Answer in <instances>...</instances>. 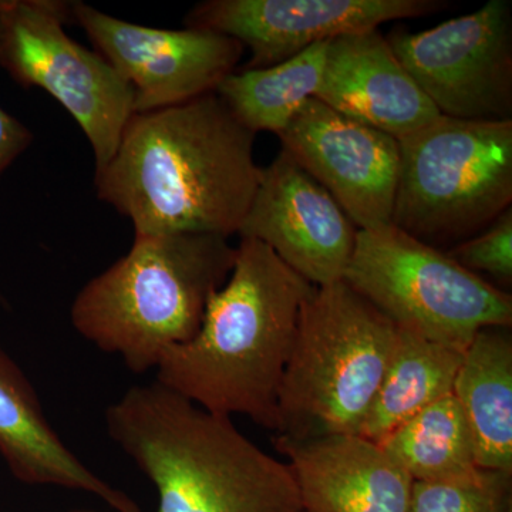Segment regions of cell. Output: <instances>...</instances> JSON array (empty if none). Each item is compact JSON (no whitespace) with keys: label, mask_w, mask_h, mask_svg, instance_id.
Wrapping results in <instances>:
<instances>
[{"label":"cell","mask_w":512,"mask_h":512,"mask_svg":"<svg viewBox=\"0 0 512 512\" xmlns=\"http://www.w3.org/2000/svg\"><path fill=\"white\" fill-rule=\"evenodd\" d=\"M285 150L338 202L357 229L392 224L399 140L319 100L303 104L278 136Z\"/></svg>","instance_id":"7c38bea8"},{"label":"cell","mask_w":512,"mask_h":512,"mask_svg":"<svg viewBox=\"0 0 512 512\" xmlns=\"http://www.w3.org/2000/svg\"><path fill=\"white\" fill-rule=\"evenodd\" d=\"M72 15L96 52L133 90L134 114L217 93L245 52L238 40L221 33L147 28L83 2L72 3Z\"/></svg>","instance_id":"30bf717a"},{"label":"cell","mask_w":512,"mask_h":512,"mask_svg":"<svg viewBox=\"0 0 512 512\" xmlns=\"http://www.w3.org/2000/svg\"><path fill=\"white\" fill-rule=\"evenodd\" d=\"M0 454L29 485H55L96 495L117 512H141L136 501L101 480L50 426L28 377L0 349Z\"/></svg>","instance_id":"2e32d148"},{"label":"cell","mask_w":512,"mask_h":512,"mask_svg":"<svg viewBox=\"0 0 512 512\" xmlns=\"http://www.w3.org/2000/svg\"><path fill=\"white\" fill-rule=\"evenodd\" d=\"M379 444L413 481L461 480L481 470L453 393L421 410Z\"/></svg>","instance_id":"ffe728a7"},{"label":"cell","mask_w":512,"mask_h":512,"mask_svg":"<svg viewBox=\"0 0 512 512\" xmlns=\"http://www.w3.org/2000/svg\"><path fill=\"white\" fill-rule=\"evenodd\" d=\"M512 473L478 470L461 480L414 481L409 512H512Z\"/></svg>","instance_id":"44dd1931"},{"label":"cell","mask_w":512,"mask_h":512,"mask_svg":"<svg viewBox=\"0 0 512 512\" xmlns=\"http://www.w3.org/2000/svg\"><path fill=\"white\" fill-rule=\"evenodd\" d=\"M453 394L473 439L478 468L512 473V340L484 328L461 360Z\"/></svg>","instance_id":"e0dca14e"},{"label":"cell","mask_w":512,"mask_h":512,"mask_svg":"<svg viewBox=\"0 0 512 512\" xmlns=\"http://www.w3.org/2000/svg\"><path fill=\"white\" fill-rule=\"evenodd\" d=\"M106 429L156 487L157 512H303L288 464L252 443L231 417L160 383L131 387L111 404Z\"/></svg>","instance_id":"3957f363"},{"label":"cell","mask_w":512,"mask_h":512,"mask_svg":"<svg viewBox=\"0 0 512 512\" xmlns=\"http://www.w3.org/2000/svg\"><path fill=\"white\" fill-rule=\"evenodd\" d=\"M343 281L397 328L461 352L512 323L510 293L393 224L357 231Z\"/></svg>","instance_id":"52a82bcc"},{"label":"cell","mask_w":512,"mask_h":512,"mask_svg":"<svg viewBox=\"0 0 512 512\" xmlns=\"http://www.w3.org/2000/svg\"><path fill=\"white\" fill-rule=\"evenodd\" d=\"M288 458L303 512H409L413 478L380 444L336 434L311 440L275 437Z\"/></svg>","instance_id":"9a60e30c"},{"label":"cell","mask_w":512,"mask_h":512,"mask_svg":"<svg viewBox=\"0 0 512 512\" xmlns=\"http://www.w3.org/2000/svg\"><path fill=\"white\" fill-rule=\"evenodd\" d=\"M447 8L443 0H207L184 23L238 40L251 52L245 70H252L285 62L316 43Z\"/></svg>","instance_id":"8fae6325"},{"label":"cell","mask_w":512,"mask_h":512,"mask_svg":"<svg viewBox=\"0 0 512 512\" xmlns=\"http://www.w3.org/2000/svg\"><path fill=\"white\" fill-rule=\"evenodd\" d=\"M394 227L427 245L460 244L512 202V120L440 116L400 138Z\"/></svg>","instance_id":"8992f818"},{"label":"cell","mask_w":512,"mask_h":512,"mask_svg":"<svg viewBox=\"0 0 512 512\" xmlns=\"http://www.w3.org/2000/svg\"><path fill=\"white\" fill-rule=\"evenodd\" d=\"M72 3L0 0V67L25 89L45 90L79 124L94 168L110 163L134 114V93L107 60L66 33Z\"/></svg>","instance_id":"ba28073f"},{"label":"cell","mask_w":512,"mask_h":512,"mask_svg":"<svg viewBox=\"0 0 512 512\" xmlns=\"http://www.w3.org/2000/svg\"><path fill=\"white\" fill-rule=\"evenodd\" d=\"M0 302H5V299H3L2 291H0Z\"/></svg>","instance_id":"d4e9b609"},{"label":"cell","mask_w":512,"mask_h":512,"mask_svg":"<svg viewBox=\"0 0 512 512\" xmlns=\"http://www.w3.org/2000/svg\"><path fill=\"white\" fill-rule=\"evenodd\" d=\"M316 286L271 248L241 238L224 286L194 338L168 349L156 382L218 416L278 433V397L303 305Z\"/></svg>","instance_id":"7a4b0ae2"},{"label":"cell","mask_w":512,"mask_h":512,"mask_svg":"<svg viewBox=\"0 0 512 512\" xmlns=\"http://www.w3.org/2000/svg\"><path fill=\"white\" fill-rule=\"evenodd\" d=\"M313 99L397 140L440 117L377 29L330 40Z\"/></svg>","instance_id":"5bb4252c"},{"label":"cell","mask_w":512,"mask_h":512,"mask_svg":"<svg viewBox=\"0 0 512 512\" xmlns=\"http://www.w3.org/2000/svg\"><path fill=\"white\" fill-rule=\"evenodd\" d=\"M256 134L217 93L133 114L119 147L94 173L97 198L133 222L136 234H238L262 168Z\"/></svg>","instance_id":"6da1fadb"},{"label":"cell","mask_w":512,"mask_h":512,"mask_svg":"<svg viewBox=\"0 0 512 512\" xmlns=\"http://www.w3.org/2000/svg\"><path fill=\"white\" fill-rule=\"evenodd\" d=\"M463 355L397 328L392 356L357 436L382 443L421 410L453 393Z\"/></svg>","instance_id":"ac0fdd59"},{"label":"cell","mask_w":512,"mask_h":512,"mask_svg":"<svg viewBox=\"0 0 512 512\" xmlns=\"http://www.w3.org/2000/svg\"><path fill=\"white\" fill-rule=\"evenodd\" d=\"M328 43H316L275 66L229 74L217 94L252 133L269 131L281 136L303 104L315 97Z\"/></svg>","instance_id":"d6986e66"},{"label":"cell","mask_w":512,"mask_h":512,"mask_svg":"<svg viewBox=\"0 0 512 512\" xmlns=\"http://www.w3.org/2000/svg\"><path fill=\"white\" fill-rule=\"evenodd\" d=\"M357 231L332 195L281 150L262 168L238 234L271 248L312 285L326 286L343 281Z\"/></svg>","instance_id":"4fadbf2b"},{"label":"cell","mask_w":512,"mask_h":512,"mask_svg":"<svg viewBox=\"0 0 512 512\" xmlns=\"http://www.w3.org/2000/svg\"><path fill=\"white\" fill-rule=\"evenodd\" d=\"M386 39L440 116L512 120L510 0H490L424 32L396 29Z\"/></svg>","instance_id":"9c48e42d"},{"label":"cell","mask_w":512,"mask_h":512,"mask_svg":"<svg viewBox=\"0 0 512 512\" xmlns=\"http://www.w3.org/2000/svg\"><path fill=\"white\" fill-rule=\"evenodd\" d=\"M215 234H134L130 251L94 276L74 298L73 328L101 352L143 375L168 349L200 329L237 247Z\"/></svg>","instance_id":"277c9868"},{"label":"cell","mask_w":512,"mask_h":512,"mask_svg":"<svg viewBox=\"0 0 512 512\" xmlns=\"http://www.w3.org/2000/svg\"><path fill=\"white\" fill-rule=\"evenodd\" d=\"M69 512H94V511H90V510H74V511H69Z\"/></svg>","instance_id":"cb8c5ba5"},{"label":"cell","mask_w":512,"mask_h":512,"mask_svg":"<svg viewBox=\"0 0 512 512\" xmlns=\"http://www.w3.org/2000/svg\"><path fill=\"white\" fill-rule=\"evenodd\" d=\"M448 256L468 271L484 272L497 281L512 282V208H508L483 232L454 245Z\"/></svg>","instance_id":"7402d4cb"},{"label":"cell","mask_w":512,"mask_h":512,"mask_svg":"<svg viewBox=\"0 0 512 512\" xmlns=\"http://www.w3.org/2000/svg\"><path fill=\"white\" fill-rule=\"evenodd\" d=\"M33 138L25 124L0 107V177L28 150Z\"/></svg>","instance_id":"603a6c76"},{"label":"cell","mask_w":512,"mask_h":512,"mask_svg":"<svg viewBox=\"0 0 512 512\" xmlns=\"http://www.w3.org/2000/svg\"><path fill=\"white\" fill-rule=\"evenodd\" d=\"M397 326L345 281L303 305L282 376L276 436L357 434L386 372Z\"/></svg>","instance_id":"5b68a950"}]
</instances>
